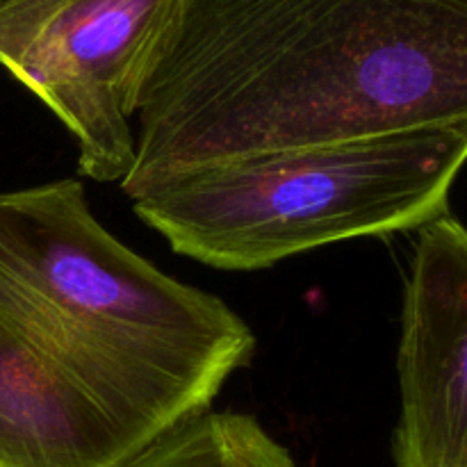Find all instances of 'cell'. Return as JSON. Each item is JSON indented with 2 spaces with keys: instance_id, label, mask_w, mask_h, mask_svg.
<instances>
[{
  "instance_id": "obj_1",
  "label": "cell",
  "mask_w": 467,
  "mask_h": 467,
  "mask_svg": "<svg viewBox=\"0 0 467 467\" xmlns=\"http://www.w3.org/2000/svg\"><path fill=\"white\" fill-rule=\"evenodd\" d=\"M128 199L203 164L467 126V0H176Z\"/></svg>"
},
{
  "instance_id": "obj_2",
  "label": "cell",
  "mask_w": 467,
  "mask_h": 467,
  "mask_svg": "<svg viewBox=\"0 0 467 467\" xmlns=\"http://www.w3.org/2000/svg\"><path fill=\"white\" fill-rule=\"evenodd\" d=\"M0 317L158 441L254 358L249 324L100 226L80 181L0 192Z\"/></svg>"
},
{
  "instance_id": "obj_3",
  "label": "cell",
  "mask_w": 467,
  "mask_h": 467,
  "mask_svg": "<svg viewBox=\"0 0 467 467\" xmlns=\"http://www.w3.org/2000/svg\"><path fill=\"white\" fill-rule=\"evenodd\" d=\"M467 126L292 146L176 173L132 196L178 255L260 272L363 237L420 231L450 214Z\"/></svg>"
},
{
  "instance_id": "obj_4",
  "label": "cell",
  "mask_w": 467,
  "mask_h": 467,
  "mask_svg": "<svg viewBox=\"0 0 467 467\" xmlns=\"http://www.w3.org/2000/svg\"><path fill=\"white\" fill-rule=\"evenodd\" d=\"M176 0H0V67L62 121L78 173L126 181L130 121Z\"/></svg>"
},
{
  "instance_id": "obj_5",
  "label": "cell",
  "mask_w": 467,
  "mask_h": 467,
  "mask_svg": "<svg viewBox=\"0 0 467 467\" xmlns=\"http://www.w3.org/2000/svg\"><path fill=\"white\" fill-rule=\"evenodd\" d=\"M395 467H467V226L418 231L397 349Z\"/></svg>"
},
{
  "instance_id": "obj_6",
  "label": "cell",
  "mask_w": 467,
  "mask_h": 467,
  "mask_svg": "<svg viewBox=\"0 0 467 467\" xmlns=\"http://www.w3.org/2000/svg\"><path fill=\"white\" fill-rule=\"evenodd\" d=\"M150 442L0 317V467H121Z\"/></svg>"
},
{
  "instance_id": "obj_7",
  "label": "cell",
  "mask_w": 467,
  "mask_h": 467,
  "mask_svg": "<svg viewBox=\"0 0 467 467\" xmlns=\"http://www.w3.org/2000/svg\"><path fill=\"white\" fill-rule=\"evenodd\" d=\"M121 467H299L254 415L201 413L178 424Z\"/></svg>"
}]
</instances>
